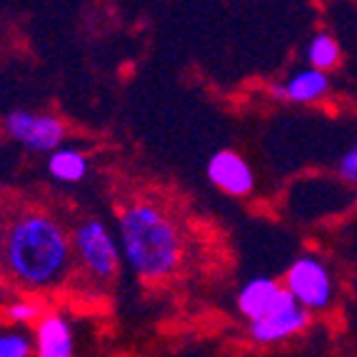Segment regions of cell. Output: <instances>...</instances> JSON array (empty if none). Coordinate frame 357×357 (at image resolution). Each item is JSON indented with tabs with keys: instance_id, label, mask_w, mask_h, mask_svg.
<instances>
[{
	"instance_id": "obj_8",
	"label": "cell",
	"mask_w": 357,
	"mask_h": 357,
	"mask_svg": "<svg viewBox=\"0 0 357 357\" xmlns=\"http://www.w3.org/2000/svg\"><path fill=\"white\" fill-rule=\"evenodd\" d=\"M33 328V347L38 357H70L75 352V333L68 317L58 312H43Z\"/></svg>"
},
{
	"instance_id": "obj_15",
	"label": "cell",
	"mask_w": 357,
	"mask_h": 357,
	"mask_svg": "<svg viewBox=\"0 0 357 357\" xmlns=\"http://www.w3.org/2000/svg\"><path fill=\"white\" fill-rule=\"evenodd\" d=\"M337 175L345 183H355L357 185V143L352 145L350 150H347L342 158H340L337 162Z\"/></svg>"
},
{
	"instance_id": "obj_1",
	"label": "cell",
	"mask_w": 357,
	"mask_h": 357,
	"mask_svg": "<svg viewBox=\"0 0 357 357\" xmlns=\"http://www.w3.org/2000/svg\"><path fill=\"white\" fill-rule=\"evenodd\" d=\"M70 232L53 215L30 210L8 222L3 268L25 290H55L73 270Z\"/></svg>"
},
{
	"instance_id": "obj_12",
	"label": "cell",
	"mask_w": 357,
	"mask_h": 357,
	"mask_svg": "<svg viewBox=\"0 0 357 357\" xmlns=\"http://www.w3.org/2000/svg\"><path fill=\"white\" fill-rule=\"evenodd\" d=\"M340 60V45L330 33H315L307 43V66L330 70L337 66Z\"/></svg>"
},
{
	"instance_id": "obj_16",
	"label": "cell",
	"mask_w": 357,
	"mask_h": 357,
	"mask_svg": "<svg viewBox=\"0 0 357 357\" xmlns=\"http://www.w3.org/2000/svg\"><path fill=\"white\" fill-rule=\"evenodd\" d=\"M6 232H8V225L3 222V218H0V265H3V250H6Z\"/></svg>"
},
{
	"instance_id": "obj_6",
	"label": "cell",
	"mask_w": 357,
	"mask_h": 357,
	"mask_svg": "<svg viewBox=\"0 0 357 357\" xmlns=\"http://www.w3.org/2000/svg\"><path fill=\"white\" fill-rule=\"evenodd\" d=\"M3 128L30 153H50L60 148L66 140V126L63 120L48 113H30V110H10L3 120Z\"/></svg>"
},
{
	"instance_id": "obj_14",
	"label": "cell",
	"mask_w": 357,
	"mask_h": 357,
	"mask_svg": "<svg viewBox=\"0 0 357 357\" xmlns=\"http://www.w3.org/2000/svg\"><path fill=\"white\" fill-rule=\"evenodd\" d=\"M36 352L33 337L23 328L0 333V357H28Z\"/></svg>"
},
{
	"instance_id": "obj_10",
	"label": "cell",
	"mask_w": 357,
	"mask_h": 357,
	"mask_svg": "<svg viewBox=\"0 0 357 357\" xmlns=\"http://www.w3.org/2000/svg\"><path fill=\"white\" fill-rule=\"evenodd\" d=\"M285 285H278L273 278H252L248 280L238 292V310L245 320H255V317L265 315L270 305L278 300Z\"/></svg>"
},
{
	"instance_id": "obj_9",
	"label": "cell",
	"mask_w": 357,
	"mask_h": 357,
	"mask_svg": "<svg viewBox=\"0 0 357 357\" xmlns=\"http://www.w3.org/2000/svg\"><path fill=\"white\" fill-rule=\"evenodd\" d=\"M330 90V77L328 70L320 68H303V70L292 73L285 83L278 85L275 93L287 102H298V105H307V102H317L328 96Z\"/></svg>"
},
{
	"instance_id": "obj_3",
	"label": "cell",
	"mask_w": 357,
	"mask_h": 357,
	"mask_svg": "<svg viewBox=\"0 0 357 357\" xmlns=\"http://www.w3.org/2000/svg\"><path fill=\"white\" fill-rule=\"evenodd\" d=\"M70 240L75 262L93 282H110L118 275L123 252L105 222H100L98 218H85L75 222V227L70 230Z\"/></svg>"
},
{
	"instance_id": "obj_13",
	"label": "cell",
	"mask_w": 357,
	"mask_h": 357,
	"mask_svg": "<svg viewBox=\"0 0 357 357\" xmlns=\"http://www.w3.org/2000/svg\"><path fill=\"white\" fill-rule=\"evenodd\" d=\"M3 315L15 328H28V325H36L43 317V307L33 300H13V303L6 305Z\"/></svg>"
},
{
	"instance_id": "obj_5",
	"label": "cell",
	"mask_w": 357,
	"mask_h": 357,
	"mask_svg": "<svg viewBox=\"0 0 357 357\" xmlns=\"http://www.w3.org/2000/svg\"><path fill=\"white\" fill-rule=\"evenodd\" d=\"M285 287L312 312L325 310L335 300V280L333 273L320 257L303 255L292 262L285 273Z\"/></svg>"
},
{
	"instance_id": "obj_2",
	"label": "cell",
	"mask_w": 357,
	"mask_h": 357,
	"mask_svg": "<svg viewBox=\"0 0 357 357\" xmlns=\"http://www.w3.org/2000/svg\"><path fill=\"white\" fill-rule=\"evenodd\" d=\"M120 252L128 268L145 282H160L178 273L183 238L170 215L153 203L126 205L118 215Z\"/></svg>"
},
{
	"instance_id": "obj_11",
	"label": "cell",
	"mask_w": 357,
	"mask_h": 357,
	"mask_svg": "<svg viewBox=\"0 0 357 357\" xmlns=\"http://www.w3.org/2000/svg\"><path fill=\"white\" fill-rule=\"evenodd\" d=\"M90 170V162L80 150L75 148H55L48 155V173L58 183H80Z\"/></svg>"
},
{
	"instance_id": "obj_7",
	"label": "cell",
	"mask_w": 357,
	"mask_h": 357,
	"mask_svg": "<svg viewBox=\"0 0 357 357\" xmlns=\"http://www.w3.org/2000/svg\"><path fill=\"white\" fill-rule=\"evenodd\" d=\"M208 178L215 188L235 197H243L255 188V175L243 155L232 150H220L208 160Z\"/></svg>"
},
{
	"instance_id": "obj_4",
	"label": "cell",
	"mask_w": 357,
	"mask_h": 357,
	"mask_svg": "<svg viewBox=\"0 0 357 357\" xmlns=\"http://www.w3.org/2000/svg\"><path fill=\"white\" fill-rule=\"evenodd\" d=\"M310 325V310L292 295L287 287L278 295L265 315L248 320V335L255 345L270 347L300 335Z\"/></svg>"
}]
</instances>
